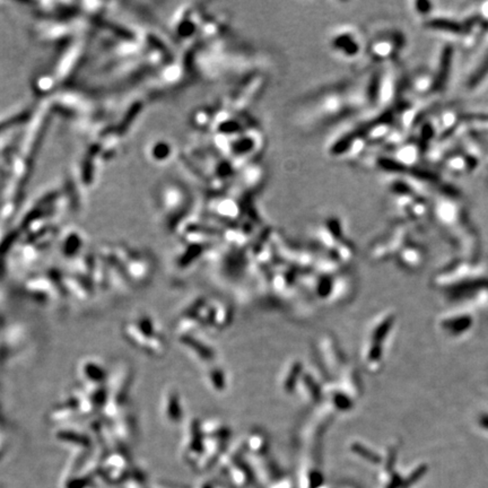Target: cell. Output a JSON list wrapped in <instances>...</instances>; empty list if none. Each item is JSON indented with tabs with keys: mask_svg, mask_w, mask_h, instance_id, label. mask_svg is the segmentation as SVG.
I'll list each match as a JSON object with an SVG mask.
<instances>
[{
	"mask_svg": "<svg viewBox=\"0 0 488 488\" xmlns=\"http://www.w3.org/2000/svg\"><path fill=\"white\" fill-rule=\"evenodd\" d=\"M366 111H370L369 75L327 86L306 96L296 109L295 119L305 129H319Z\"/></svg>",
	"mask_w": 488,
	"mask_h": 488,
	"instance_id": "cell-1",
	"label": "cell"
},
{
	"mask_svg": "<svg viewBox=\"0 0 488 488\" xmlns=\"http://www.w3.org/2000/svg\"><path fill=\"white\" fill-rule=\"evenodd\" d=\"M327 45L334 58L345 62H353L366 53L367 40L358 27L343 24L329 33Z\"/></svg>",
	"mask_w": 488,
	"mask_h": 488,
	"instance_id": "cell-2",
	"label": "cell"
},
{
	"mask_svg": "<svg viewBox=\"0 0 488 488\" xmlns=\"http://www.w3.org/2000/svg\"><path fill=\"white\" fill-rule=\"evenodd\" d=\"M405 45L404 35L397 30H381L367 40L366 53L373 62L386 65L399 57Z\"/></svg>",
	"mask_w": 488,
	"mask_h": 488,
	"instance_id": "cell-3",
	"label": "cell"
}]
</instances>
